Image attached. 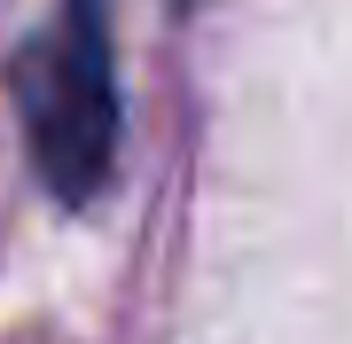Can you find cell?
<instances>
[{"label": "cell", "mask_w": 352, "mask_h": 344, "mask_svg": "<svg viewBox=\"0 0 352 344\" xmlns=\"http://www.w3.org/2000/svg\"><path fill=\"white\" fill-rule=\"evenodd\" d=\"M16 117H24V157L55 204H94V188L118 165V47H110V8L102 0H63L39 39H24L8 71Z\"/></svg>", "instance_id": "cell-1"}]
</instances>
